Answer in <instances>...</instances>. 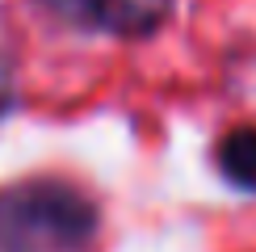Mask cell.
Listing matches in <instances>:
<instances>
[{
  "label": "cell",
  "mask_w": 256,
  "mask_h": 252,
  "mask_svg": "<svg viewBox=\"0 0 256 252\" xmlns=\"http://www.w3.org/2000/svg\"><path fill=\"white\" fill-rule=\"evenodd\" d=\"M8 97H13V80H8V63H4V55H0V110L8 105Z\"/></svg>",
  "instance_id": "obj_4"
},
{
  "label": "cell",
  "mask_w": 256,
  "mask_h": 252,
  "mask_svg": "<svg viewBox=\"0 0 256 252\" xmlns=\"http://www.w3.org/2000/svg\"><path fill=\"white\" fill-rule=\"evenodd\" d=\"M172 0H84V17L118 38H147L164 26Z\"/></svg>",
  "instance_id": "obj_2"
},
{
  "label": "cell",
  "mask_w": 256,
  "mask_h": 252,
  "mask_svg": "<svg viewBox=\"0 0 256 252\" xmlns=\"http://www.w3.org/2000/svg\"><path fill=\"white\" fill-rule=\"evenodd\" d=\"M97 231V206L68 181L34 176L0 189V252H80Z\"/></svg>",
  "instance_id": "obj_1"
},
{
  "label": "cell",
  "mask_w": 256,
  "mask_h": 252,
  "mask_svg": "<svg viewBox=\"0 0 256 252\" xmlns=\"http://www.w3.org/2000/svg\"><path fill=\"white\" fill-rule=\"evenodd\" d=\"M218 172L236 189L256 194V126H236L218 143Z\"/></svg>",
  "instance_id": "obj_3"
}]
</instances>
